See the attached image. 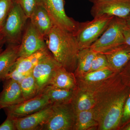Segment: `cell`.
<instances>
[{"mask_svg":"<svg viewBox=\"0 0 130 130\" xmlns=\"http://www.w3.org/2000/svg\"><path fill=\"white\" fill-rule=\"evenodd\" d=\"M71 103L76 114L92 109L95 103L94 93L77 89L74 92Z\"/></svg>","mask_w":130,"mask_h":130,"instance_id":"21","label":"cell"},{"mask_svg":"<svg viewBox=\"0 0 130 130\" xmlns=\"http://www.w3.org/2000/svg\"><path fill=\"white\" fill-rule=\"evenodd\" d=\"M130 122V89L123 106V111L118 130Z\"/></svg>","mask_w":130,"mask_h":130,"instance_id":"26","label":"cell"},{"mask_svg":"<svg viewBox=\"0 0 130 130\" xmlns=\"http://www.w3.org/2000/svg\"><path fill=\"white\" fill-rule=\"evenodd\" d=\"M2 47H0V53L3 51V49Z\"/></svg>","mask_w":130,"mask_h":130,"instance_id":"37","label":"cell"},{"mask_svg":"<svg viewBox=\"0 0 130 130\" xmlns=\"http://www.w3.org/2000/svg\"><path fill=\"white\" fill-rule=\"evenodd\" d=\"M114 17L103 15L94 18L91 21L79 23L75 35L80 50L90 47L102 35Z\"/></svg>","mask_w":130,"mask_h":130,"instance_id":"4","label":"cell"},{"mask_svg":"<svg viewBox=\"0 0 130 130\" xmlns=\"http://www.w3.org/2000/svg\"><path fill=\"white\" fill-rule=\"evenodd\" d=\"M3 82V89L0 93V106L2 109L25 101L19 83L11 78Z\"/></svg>","mask_w":130,"mask_h":130,"instance_id":"15","label":"cell"},{"mask_svg":"<svg viewBox=\"0 0 130 130\" xmlns=\"http://www.w3.org/2000/svg\"><path fill=\"white\" fill-rule=\"evenodd\" d=\"M12 3V0H0V30L3 27Z\"/></svg>","mask_w":130,"mask_h":130,"instance_id":"28","label":"cell"},{"mask_svg":"<svg viewBox=\"0 0 130 130\" xmlns=\"http://www.w3.org/2000/svg\"><path fill=\"white\" fill-rule=\"evenodd\" d=\"M46 10L54 25L75 35L79 23L66 14L64 0H38Z\"/></svg>","mask_w":130,"mask_h":130,"instance_id":"7","label":"cell"},{"mask_svg":"<svg viewBox=\"0 0 130 130\" xmlns=\"http://www.w3.org/2000/svg\"><path fill=\"white\" fill-rule=\"evenodd\" d=\"M7 115L6 120L0 125V130H17L16 118L11 115Z\"/></svg>","mask_w":130,"mask_h":130,"instance_id":"30","label":"cell"},{"mask_svg":"<svg viewBox=\"0 0 130 130\" xmlns=\"http://www.w3.org/2000/svg\"><path fill=\"white\" fill-rule=\"evenodd\" d=\"M48 85L64 89L75 90L77 89L74 73L68 71L62 67L55 72Z\"/></svg>","mask_w":130,"mask_h":130,"instance_id":"18","label":"cell"},{"mask_svg":"<svg viewBox=\"0 0 130 130\" xmlns=\"http://www.w3.org/2000/svg\"><path fill=\"white\" fill-rule=\"evenodd\" d=\"M102 53L106 57L110 69L118 74L130 61V46L126 43Z\"/></svg>","mask_w":130,"mask_h":130,"instance_id":"14","label":"cell"},{"mask_svg":"<svg viewBox=\"0 0 130 130\" xmlns=\"http://www.w3.org/2000/svg\"><path fill=\"white\" fill-rule=\"evenodd\" d=\"M51 105L46 96L41 93L31 99L3 109L7 115L19 118L35 113Z\"/></svg>","mask_w":130,"mask_h":130,"instance_id":"10","label":"cell"},{"mask_svg":"<svg viewBox=\"0 0 130 130\" xmlns=\"http://www.w3.org/2000/svg\"><path fill=\"white\" fill-rule=\"evenodd\" d=\"M49 52L46 47L30 56L25 58H19L12 68L19 73L28 75L32 73L35 66L39 61Z\"/></svg>","mask_w":130,"mask_h":130,"instance_id":"19","label":"cell"},{"mask_svg":"<svg viewBox=\"0 0 130 130\" xmlns=\"http://www.w3.org/2000/svg\"><path fill=\"white\" fill-rule=\"evenodd\" d=\"M45 39L47 47L57 62L74 73L80 50L75 35L54 25Z\"/></svg>","mask_w":130,"mask_h":130,"instance_id":"2","label":"cell"},{"mask_svg":"<svg viewBox=\"0 0 130 130\" xmlns=\"http://www.w3.org/2000/svg\"><path fill=\"white\" fill-rule=\"evenodd\" d=\"M52 112L41 130H73L76 114L71 103L52 105Z\"/></svg>","mask_w":130,"mask_h":130,"instance_id":"6","label":"cell"},{"mask_svg":"<svg viewBox=\"0 0 130 130\" xmlns=\"http://www.w3.org/2000/svg\"><path fill=\"white\" fill-rule=\"evenodd\" d=\"M52 112V105L30 115L16 118L17 130H41Z\"/></svg>","mask_w":130,"mask_h":130,"instance_id":"13","label":"cell"},{"mask_svg":"<svg viewBox=\"0 0 130 130\" xmlns=\"http://www.w3.org/2000/svg\"><path fill=\"white\" fill-rule=\"evenodd\" d=\"M117 74L109 68L90 72L76 77L77 89L94 92L106 80Z\"/></svg>","mask_w":130,"mask_h":130,"instance_id":"12","label":"cell"},{"mask_svg":"<svg viewBox=\"0 0 130 130\" xmlns=\"http://www.w3.org/2000/svg\"><path fill=\"white\" fill-rule=\"evenodd\" d=\"M20 85L24 100L31 99L40 94L32 73L26 76L20 83Z\"/></svg>","mask_w":130,"mask_h":130,"instance_id":"24","label":"cell"},{"mask_svg":"<svg viewBox=\"0 0 130 130\" xmlns=\"http://www.w3.org/2000/svg\"><path fill=\"white\" fill-rule=\"evenodd\" d=\"M126 25L125 19L114 17L102 35L90 47L96 53H104L124 44L123 31Z\"/></svg>","mask_w":130,"mask_h":130,"instance_id":"5","label":"cell"},{"mask_svg":"<svg viewBox=\"0 0 130 130\" xmlns=\"http://www.w3.org/2000/svg\"><path fill=\"white\" fill-rule=\"evenodd\" d=\"M125 20L126 25L130 26V15L127 17L126 19H125Z\"/></svg>","mask_w":130,"mask_h":130,"instance_id":"36","label":"cell"},{"mask_svg":"<svg viewBox=\"0 0 130 130\" xmlns=\"http://www.w3.org/2000/svg\"><path fill=\"white\" fill-rule=\"evenodd\" d=\"M75 90L64 89L48 85L41 93L45 95L51 104H63L71 103Z\"/></svg>","mask_w":130,"mask_h":130,"instance_id":"20","label":"cell"},{"mask_svg":"<svg viewBox=\"0 0 130 130\" xmlns=\"http://www.w3.org/2000/svg\"><path fill=\"white\" fill-rule=\"evenodd\" d=\"M98 124L94 117L92 109L76 114L73 130H98Z\"/></svg>","mask_w":130,"mask_h":130,"instance_id":"23","label":"cell"},{"mask_svg":"<svg viewBox=\"0 0 130 130\" xmlns=\"http://www.w3.org/2000/svg\"><path fill=\"white\" fill-rule=\"evenodd\" d=\"M46 47L44 37L29 20L27 23L20 44L19 58L30 56Z\"/></svg>","mask_w":130,"mask_h":130,"instance_id":"8","label":"cell"},{"mask_svg":"<svg viewBox=\"0 0 130 130\" xmlns=\"http://www.w3.org/2000/svg\"><path fill=\"white\" fill-rule=\"evenodd\" d=\"M107 68H110L105 55L102 53H96L92 61L89 72Z\"/></svg>","mask_w":130,"mask_h":130,"instance_id":"25","label":"cell"},{"mask_svg":"<svg viewBox=\"0 0 130 130\" xmlns=\"http://www.w3.org/2000/svg\"><path fill=\"white\" fill-rule=\"evenodd\" d=\"M29 19L44 38L50 32L54 25L47 12L40 4L37 6Z\"/></svg>","mask_w":130,"mask_h":130,"instance_id":"17","label":"cell"},{"mask_svg":"<svg viewBox=\"0 0 130 130\" xmlns=\"http://www.w3.org/2000/svg\"><path fill=\"white\" fill-rule=\"evenodd\" d=\"M28 19L19 0H12L11 6L1 29L6 43L20 44Z\"/></svg>","mask_w":130,"mask_h":130,"instance_id":"3","label":"cell"},{"mask_svg":"<svg viewBox=\"0 0 130 130\" xmlns=\"http://www.w3.org/2000/svg\"><path fill=\"white\" fill-rule=\"evenodd\" d=\"M5 43H6V41H5L4 36L1 30H0V47H3Z\"/></svg>","mask_w":130,"mask_h":130,"instance_id":"33","label":"cell"},{"mask_svg":"<svg viewBox=\"0 0 130 130\" xmlns=\"http://www.w3.org/2000/svg\"><path fill=\"white\" fill-rule=\"evenodd\" d=\"M20 44H7L0 53V81H3L19 58Z\"/></svg>","mask_w":130,"mask_h":130,"instance_id":"16","label":"cell"},{"mask_svg":"<svg viewBox=\"0 0 130 130\" xmlns=\"http://www.w3.org/2000/svg\"><path fill=\"white\" fill-rule=\"evenodd\" d=\"M129 88L119 74L107 79L94 92L92 108L98 130H118L124 103Z\"/></svg>","mask_w":130,"mask_h":130,"instance_id":"1","label":"cell"},{"mask_svg":"<svg viewBox=\"0 0 130 130\" xmlns=\"http://www.w3.org/2000/svg\"><path fill=\"white\" fill-rule=\"evenodd\" d=\"M119 74L123 84L130 89V61Z\"/></svg>","mask_w":130,"mask_h":130,"instance_id":"29","label":"cell"},{"mask_svg":"<svg viewBox=\"0 0 130 130\" xmlns=\"http://www.w3.org/2000/svg\"><path fill=\"white\" fill-rule=\"evenodd\" d=\"M2 109V108L0 106V110H1V109Z\"/></svg>","mask_w":130,"mask_h":130,"instance_id":"38","label":"cell"},{"mask_svg":"<svg viewBox=\"0 0 130 130\" xmlns=\"http://www.w3.org/2000/svg\"><path fill=\"white\" fill-rule=\"evenodd\" d=\"M89 1L92 3L93 4L96 3L101 2L105 1H108V0H88Z\"/></svg>","mask_w":130,"mask_h":130,"instance_id":"35","label":"cell"},{"mask_svg":"<svg viewBox=\"0 0 130 130\" xmlns=\"http://www.w3.org/2000/svg\"><path fill=\"white\" fill-rule=\"evenodd\" d=\"M96 53L90 47L79 50L78 55L77 67L74 73L76 77L89 72L92 61Z\"/></svg>","mask_w":130,"mask_h":130,"instance_id":"22","label":"cell"},{"mask_svg":"<svg viewBox=\"0 0 130 130\" xmlns=\"http://www.w3.org/2000/svg\"><path fill=\"white\" fill-rule=\"evenodd\" d=\"M61 67L50 51L42 58L32 70V73L37 84L40 93L48 85L56 70Z\"/></svg>","mask_w":130,"mask_h":130,"instance_id":"11","label":"cell"},{"mask_svg":"<svg viewBox=\"0 0 130 130\" xmlns=\"http://www.w3.org/2000/svg\"><path fill=\"white\" fill-rule=\"evenodd\" d=\"M26 76L27 75H24L19 73L12 68L11 70L6 77L5 80L11 78L17 81L20 83Z\"/></svg>","mask_w":130,"mask_h":130,"instance_id":"31","label":"cell"},{"mask_svg":"<svg viewBox=\"0 0 130 130\" xmlns=\"http://www.w3.org/2000/svg\"><path fill=\"white\" fill-rule=\"evenodd\" d=\"M125 43L130 46V26L126 25L123 31Z\"/></svg>","mask_w":130,"mask_h":130,"instance_id":"32","label":"cell"},{"mask_svg":"<svg viewBox=\"0 0 130 130\" xmlns=\"http://www.w3.org/2000/svg\"><path fill=\"white\" fill-rule=\"evenodd\" d=\"M26 15L29 19L39 3L38 0H19Z\"/></svg>","mask_w":130,"mask_h":130,"instance_id":"27","label":"cell"},{"mask_svg":"<svg viewBox=\"0 0 130 130\" xmlns=\"http://www.w3.org/2000/svg\"><path fill=\"white\" fill-rule=\"evenodd\" d=\"M93 18L103 15L126 19L130 15V0H108L93 4L90 10Z\"/></svg>","mask_w":130,"mask_h":130,"instance_id":"9","label":"cell"},{"mask_svg":"<svg viewBox=\"0 0 130 130\" xmlns=\"http://www.w3.org/2000/svg\"><path fill=\"white\" fill-rule=\"evenodd\" d=\"M119 130H130V122L119 129Z\"/></svg>","mask_w":130,"mask_h":130,"instance_id":"34","label":"cell"}]
</instances>
